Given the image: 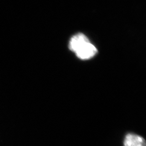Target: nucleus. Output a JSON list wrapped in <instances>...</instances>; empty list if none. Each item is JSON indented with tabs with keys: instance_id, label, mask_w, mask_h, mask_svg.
Returning a JSON list of instances; mask_svg holds the SVG:
<instances>
[{
	"instance_id": "obj_1",
	"label": "nucleus",
	"mask_w": 146,
	"mask_h": 146,
	"mask_svg": "<svg viewBox=\"0 0 146 146\" xmlns=\"http://www.w3.org/2000/svg\"><path fill=\"white\" fill-rule=\"evenodd\" d=\"M97 52L96 47L89 42L80 47L75 53L78 58L82 60H87L93 57Z\"/></svg>"
},
{
	"instance_id": "obj_2",
	"label": "nucleus",
	"mask_w": 146,
	"mask_h": 146,
	"mask_svg": "<svg viewBox=\"0 0 146 146\" xmlns=\"http://www.w3.org/2000/svg\"><path fill=\"white\" fill-rule=\"evenodd\" d=\"M89 42L90 41L87 37L83 34L79 33L72 37L69 42V48L70 50L75 52L80 47Z\"/></svg>"
},
{
	"instance_id": "obj_3",
	"label": "nucleus",
	"mask_w": 146,
	"mask_h": 146,
	"mask_svg": "<svg viewBox=\"0 0 146 146\" xmlns=\"http://www.w3.org/2000/svg\"><path fill=\"white\" fill-rule=\"evenodd\" d=\"M124 146H146V141L140 136L128 134L125 139Z\"/></svg>"
}]
</instances>
